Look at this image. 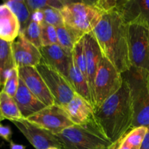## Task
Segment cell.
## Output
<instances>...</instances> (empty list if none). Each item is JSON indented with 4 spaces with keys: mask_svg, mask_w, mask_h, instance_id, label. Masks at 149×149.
<instances>
[{
    "mask_svg": "<svg viewBox=\"0 0 149 149\" xmlns=\"http://www.w3.org/2000/svg\"><path fill=\"white\" fill-rule=\"evenodd\" d=\"M116 11L128 25L138 24L149 28V0L117 1Z\"/></svg>",
    "mask_w": 149,
    "mask_h": 149,
    "instance_id": "cell-12",
    "label": "cell"
},
{
    "mask_svg": "<svg viewBox=\"0 0 149 149\" xmlns=\"http://www.w3.org/2000/svg\"><path fill=\"white\" fill-rule=\"evenodd\" d=\"M0 111L4 119L12 121L23 118L14 98L3 91L0 93Z\"/></svg>",
    "mask_w": 149,
    "mask_h": 149,
    "instance_id": "cell-23",
    "label": "cell"
},
{
    "mask_svg": "<svg viewBox=\"0 0 149 149\" xmlns=\"http://www.w3.org/2000/svg\"><path fill=\"white\" fill-rule=\"evenodd\" d=\"M40 27L42 47L50 46L58 44L56 28L45 23L40 24Z\"/></svg>",
    "mask_w": 149,
    "mask_h": 149,
    "instance_id": "cell-28",
    "label": "cell"
},
{
    "mask_svg": "<svg viewBox=\"0 0 149 149\" xmlns=\"http://www.w3.org/2000/svg\"><path fill=\"white\" fill-rule=\"evenodd\" d=\"M128 32L129 25L116 10L103 15L93 31L103 58L110 61L121 74L132 68Z\"/></svg>",
    "mask_w": 149,
    "mask_h": 149,
    "instance_id": "cell-2",
    "label": "cell"
},
{
    "mask_svg": "<svg viewBox=\"0 0 149 149\" xmlns=\"http://www.w3.org/2000/svg\"><path fill=\"white\" fill-rule=\"evenodd\" d=\"M61 13L64 25L81 36L93 32L103 15L92 1H67Z\"/></svg>",
    "mask_w": 149,
    "mask_h": 149,
    "instance_id": "cell-5",
    "label": "cell"
},
{
    "mask_svg": "<svg viewBox=\"0 0 149 149\" xmlns=\"http://www.w3.org/2000/svg\"><path fill=\"white\" fill-rule=\"evenodd\" d=\"M26 40L41 49L42 47V40H41V27L40 24L31 20L28 26L20 32Z\"/></svg>",
    "mask_w": 149,
    "mask_h": 149,
    "instance_id": "cell-25",
    "label": "cell"
},
{
    "mask_svg": "<svg viewBox=\"0 0 149 149\" xmlns=\"http://www.w3.org/2000/svg\"><path fill=\"white\" fill-rule=\"evenodd\" d=\"M49 149H59V148H50Z\"/></svg>",
    "mask_w": 149,
    "mask_h": 149,
    "instance_id": "cell-39",
    "label": "cell"
},
{
    "mask_svg": "<svg viewBox=\"0 0 149 149\" xmlns=\"http://www.w3.org/2000/svg\"><path fill=\"white\" fill-rule=\"evenodd\" d=\"M123 80L122 74L110 61L103 58L97 68L93 84L92 97L94 110L100 107L121 88Z\"/></svg>",
    "mask_w": 149,
    "mask_h": 149,
    "instance_id": "cell-6",
    "label": "cell"
},
{
    "mask_svg": "<svg viewBox=\"0 0 149 149\" xmlns=\"http://www.w3.org/2000/svg\"><path fill=\"white\" fill-rule=\"evenodd\" d=\"M26 4L30 10L31 13H33L37 10H42L44 9L55 8L61 10L64 7L68 1H61V0H25Z\"/></svg>",
    "mask_w": 149,
    "mask_h": 149,
    "instance_id": "cell-26",
    "label": "cell"
},
{
    "mask_svg": "<svg viewBox=\"0 0 149 149\" xmlns=\"http://www.w3.org/2000/svg\"><path fill=\"white\" fill-rule=\"evenodd\" d=\"M68 81H69L70 84L71 85L76 94L81 96L84 100L91 103L93 106L91 93H90V87H89L87 79L82 74V73L77 68V65L74 64L73 58L72 63H71L69 74H68Z\"/></svg>",
    "mask_w": 149,
    "mask_h": 149,
    "instance_id": "cell-19",
    "label": "cell"
},
{
    "mask_svg": "<svg viewBox=\"0 0 149 149\" xmlns=\"http://www.w3.org/2000/svg\"><path fill=\"white\" fill-rule=\"evenodd\" d=\"M17 70L20 79L36 98L46 106L55 104L47 86L36 67H19Z\"/></svg>",
    "mask_w": 149,
    "mask_h": 149,
    "instance_id": "cell-11",
    "label": "cell"
},
{
    "mask_svg": "<svg viewBox=\"0 0 149 149\" xmlns=\"http://www.w3.org/2000/svg\"><path fill=\"white\" fill-rule=\"evenodd\" d=\"M31 20L34 21L39 24H42L44 23V14L42 10H37L31 13Z\"/></svg>",
    "mask_w": 149,
    "mask_h": 149,
    "instance_id": "cell-33",
    "label": "cell"
},
{
    "mask_svg": "<svg viewBox=\"0 0 149 149\" xmlns=\"http://www.w3.org/2000/svg\"><path fill=\"white\" fill-rule=\"evenodd\" d=\"M36 68L47 86L55 104L62 108L65 107L76 95L69 81L42 61Z\"/></svg>",
    "mask_w": 149,
    "mask_h": 149,
    "instance_id": "cell-8",
    "label": "cell"
},
{
    "mask_svg": "<svg viewBox=\"0 0 149 149\" xmlns=\"http://www.w3.org/2000/svg\"><path fill=\"white\" fill-rule=\"evenodd\" d=\"M147 127H148V131H147L145 138H144L143 141L141 149H149V126Z\"/></svg>",
    "mask_w": 149,
    "mask_h": 149,
    "instance_id": "cell-34",
    "label": "cell"
},
{
    "mask_svg": "<svg viewBox=\"0 0 149 149\" xmlns=\"http://www.w3.org/2000/svg\"><path fill=\"white\" fill-rule=\"evenodd\" d=\"M13 98L24 119H28L47 107L31 93L20 79L18 88Z\"/></svg>",
    "mask_w": 149,
    "mask_h": 149,
    "instance_id": "cell-17",
    "label": "cell"
},
{
    "mask_svg": "<svg viewBox=\"0 0 149 149\" xmlns=\"http://www.w3.org/2000/svg\"><path fill=\"white\" fill-rule=\"evenodd\" d=\"M63 109L74 125H84L93 121L94 107L78 95L76 94Z\"/></svg>",
    "mask_w": 149,
    "mask_h": 149,
    "instance_id": "cell-16",
    "label": "cell"
},
{
    "mask_svg": "<svg viewBox=\"0 0 149 149\" xmlns=\"http://www.w3.org/2000/svg\"><path fill=\"white\" fill-rule=\"evenodd\" d=\"M93 5L97 7L103 15L115 11L117 6V1L113 0H97L92 1Z\"/></svg>",
    "mask_w": 149,
    "mask_h": 149,
    "instance_id": "cell-31",
    "label": "cell"
},
{
    "mask_svg": "<svg viewBox=\"0 0 149 149\" xmlns=\"http://www.w3.org/2000/svg\"><path fill=\"white\" fill-rule=\"evenodd\" d=\"M123 79L121 88L95 109L93 113L96 126L113 143L132 129L134 119L130 88L127 81Z\"/></svg>",
    "mask_w": 149,
    "mask_h": 149,
    "instance_id": "cell-1",
    "label": "cell"
},
{
    "mask_svg": "<svg viewBox=\"0 0 149 149\" xmlns=\"http://www.w3.org/2000/svg\"><path fill=\"white\" fill-rule=\"evenodd\" d=\"M148 72L132 67L122 74L131 92L134 119L132 129L149 126V91L147 84Z\"/></svg>",
    "mask_w": 149,
    "mask_h": 149,
    "instance_id": "cell-4",
    "label": "cell"
},
{
    "mask_svg": "<svg viewBox=\"0 0 149 149\" xmlns=\"http://www.w3.org/2000/svg\"><path fill=\"white\" fill-rule=\"evenodd\" d=\"M12 49L15 63L17 68L36 67L42 61L40 49L26 40L21 33L12 42Z\"/></svg>",
    "mask_w": 149,
    "mask_h": 149,
    "instance_id": "cell-13",
    "label": "cell"
},
{
    "mask_svg": "<svg viewBox=\"0 0 149 149\" xmlns=\"http://www.w3.org/2000/svg\"><path fill=\"white\" fill-rule=\"evenodd\" d=\"M42 10L44 14V23L51 25L55 28L63 26V20L61 10L51 7Z\"/></svg>",
    "mask_w": 149,
    "mask_h": 149,
    "instance_id": "cell-30",
    "label": "cell"
},
{
    "mask_svg": "<svg viewBox=\"0 0 149 149\" xmlns=\"http://www.w3.org/2000/svg\"><path fill=\"white\" fill-rule=\"evenodd\" d=\"M83 42L87 63V83L90 87L91 95H93L95 77L103 56L100 46L93 32L87 33L83 36Z\"/></svg>",
    "mask_w": 149,
    "mask_h": 149,
    "instance_id": "cell-15",
    "label": "cell"
},
{
    "mask_svg": "<svg viewBox=\"0 0 149 149\" xmlns=\"http://www.w3.org/2000/svg\"><path fill=\"white\" fill-rule=\"evenodd\" d=\"M11 122H13L32 146L36 149H49L50 148L62 149L57 135L50 131L24 118L12 120Z\"/></svg>",
    "mask_w": 149,
    "mask_h": 149,
    "instance_id": "cell-9",
    "label": "cell"
},
{
    "mask_svg": "<svg viewBox=\"0 0 149 149\" xmlns=\"http://www.w3.org/2000/svg\"><path fill=\"white\" fill-rule=\"evenodd\" d=\"M128 38L132 67L149 73V28L129 25Z\"/></svg>",
    "mask_w": 149,
    "mask_h": 149,
    "instance_id": "cell-7",
    "label": "cell"
},
{
    "mask_svg": "<svg viewBox=\"0 0 149 149\" xmlns=\"http://www.w3.org/2000/svg\"><path fill=\"white\" fill-rule=\"evenodd\" d=\"M3 4L7 5L17 17L20 23V31H22L31 21V13L25 0H9L4 1Z\"/></svg>",
    "mask_w": 149,
    "mask_h": 149,
    "instance_id": "cell-21",
    "label": "cell"
},
{
    "mask_svg": "<svg viewBox=\"0 0 149 149\" xmlns=\"http://www.w3.org/2000/svg\"><path fill=\"white\" fill-rule=\"evenodd\" d=\"M3 119H4V118H3V116H1V111H0V122H1V121H2Z\"/></svg>",
    "mask_w": 149,
    "mask_h": 149,
    "instance_id": "cell-37",
    "label": "cell"
},
{
    "mask_svg": "<svg viewBox=\"0 0 149 149\" xmlns=\"http://www.w3.org/2000/svg\"><path fill=\"white\" fill-rule=\"evenodd\" d=\"M20 26L17 17L4 4H0V39L13 42L20 34Z\"/></svg>",
    "mask_w": 149,
    "mask_h": 149,
    "instance_id": "cell-18",
    "label": "cell"
},
{
    "mask_svg": "<svg viewBox=\"0 0 149 149\" xmlns=\"http://www.w3.org/2000/svg\"><path fill=\"white\" fill-rule=\"evenodd\" d=\"M147 84H148V91H149V73H148V80H147Z\"/></svg>",
    "mask_w": 149,
    "mask_h": 149,
    "instance_id": "cell-36",
    "label": "cell"
},
{
    "mask_svg": "<svg viewBox=\"0 0 149 149\" xmlns=\"http://www.w3.org/2000/svg\"><path fill=\"white\" fill-rule=\"evenodd\" d=\"M72 58L74 64L77 65L79 71L82 73V74L84 76L87 81V63H86V57L85 53H84L83 37L76 44L75 47L72 51Z\"/></svg>",
    "mask_w": 149,
    "mask_h": 149,
    "instance_id": "cell-27",
    "label": "cell"
},
{
    "mask_svg": "<svg viewBox=\"0 0 149 149\" xmlns=\"http://www.w3.org/2000/svg\"><path fill=\"white\" fill-rule=\"evenodd\" d=\"M42 61L49 65L68 80L72 63V53L66 52L58 44L42 47L40 49Z\"/></svg>",
    "mask_w": 149,
    "mask_h": 149,
    "instance_id": "cell-14",
    "label": "cell"
},
{
    "mask_svg": "<svg viewBox=\"0 0 149 149\" xmlns=\"http://www.w3.org/2000/svg\"><path fill=\"white\" fill-rule=\"evenodd\" d=\"M19 80H20V77H19L18 70H17V67H15L12 70L10 75L7 77L3 86L2 91L10 95V97H14L18 88Z\"/></svg>",
    "mask_w": 149,
    "mask_h": 149,
    "instance_id": "cell-29",
    "label": "cell"
},
{
    "mask_svg": "<svg viewBox=\"0 0 149 149\" xmlns=\"http://www.w3.org/2000/svg\"><path fill=\"white\" fill-rule=\"evenodd\" d=\"M56 135L62 149H110L113 145L94 120L87 125H74Z\"/></svg>",
    "mask_w": 149,
    "mask_h": 149,
    "instance_id": "cell-3",
    "label": "cell"
},
{
    "mask_svg": "<svg viewBox=\"0 0 149 149\" xmlns=\"http://www.w3.org/2000/svg\"><path fill=\"white\" fill-rule=\"evenodd\" d=\"M27 119L55 135L74 125L63 108L56 104L47 106Z\"/></svg>",
    "mask_w": 149,
    "mask_h": 149,
    "instance_id": "cell-10",
    "label": "cell"
},
{
    "mask_svg": "<svg viewBox=\"0 0 149 149\" xmlns=\"http://www.w3.org/2000/svg\"><path fill=\"white\" fill-rule=\"evenodd\" d=\"M15 67L12 42L0 39V82L2 87L11 71Z\"/></svg>",
    "mask_w": 149,
    "mask_h": 149,
    "instance_id": "cell-20",
    "label": "cell"
},
{
    "mask_svg": "<svg viewBox=\"0 0 149 149\" xmlns=\"http://www.w3.org/2000/svg\"><path fill=\"white\" fill-rule=\"evenodd\" d=\"M2 89H3V87H2V86H1V82H0V93H1V92L2 91Z\"/></svg>",
    "mask_w": 149,
    "mask_h": 149,
    "instance_id": "cell-38",
    "label": "cell"
},
{
    "mask_svg": "<svg viewBox=\"0 0 149 149\" xmlns=\"http://www.w3.org/2000/svg\"><path fill=\"white\" fill-rule=\"evenodd\" d=\"M148 131L147 127H138L131 129L122 139L132 149H141L143 141Z\"/></svg>",
    "mask_w": 149,
    "mask_h": 149,
    "instance_id": "cell-24",
    "label": "cell"
},
{
    "mask_svg": "<svg viewBox=\"0 0 149 149\" xmlns=\"http://www.w3.org/2000/svg\"><path fill=\"white\" fill-rule=\"evenodd\" d=\"M10 149H26V146L21 144H17L11 141L10 143Z\"/></svg>",
    "mask_w": 149,
    "mask_h": 149,
    "instance_id": "cell-35",
    "label": "cell"
},
{
    "mask_svg": "<svg viewBox=\"0 0 149 149\" xmlns=\"http://www.w3.org/2000/svg\"><path fill=\"white\" fill-rule=\"evenodd\" d=\"M12 135H13V132L10 127L4 126L1 125L0 122V137L7 142L10 143L12 141Z\"/></svg>",
    "mask_w": 149,
    "mask_h": 149,
    "instance_id": "cell-32",
    "label": "cell"
},
{
    "mask_svg": "<svg viewBox=\"0 0 149 149\" xmlns=\"http://www.w3.org/2000/svg\"><path fill=\"white\" fill-rule=\"evenodd\" d=\"M58 44L66 52L72 53L76 44L83 37L65 25L56 28Z\"/></svg>",
    "mask_w": 149,
    "mask_h": 149,
    "instance_id": "cell-22",
    "label": "cell"
}]
</instances>
